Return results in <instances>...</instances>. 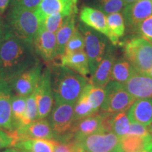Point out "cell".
Returning <instances> with one entry per match:
<instances>
[{
  "mask_svg": "<svg viewBox=\"0 0 152 152\" xmlns=\"http://www.w3.org/2000/svg\"><path fill=\"white\" fill-rule=\"evenodd\" d=\"M39 61L33 45L14 35L7 25L5 36L0 44V68L3 80L10 81Z\"/></svg>",
  "mask_w": 152,
  "mask_h": 152,
  "instance_id": "6da1fadb",
  "label": "cell"
},
{
  "mask_svg": "<svg viewBox=\"0 0 152 152\" xmlns=\"http://www.w3.org/2000/svg\"><path fill=\"white\" fill-rule=\"evenodd\" d=\"M54 103L75 104L89 84L86 77L60 64L49 66Z\"/></svg>",
  "mask_w": 152,
  "mask_h": 152,
  "instance_id": "7a4b0ae2",
  "label": "cell"
},
{
  "mask_svg": "<svg viewBox=\"0 0 152 152\" xmlns=\"http://www.w3.org/2000/svg\"><path fill=\"white\" fill-rule=\"evenodd\" d=\"M5 21L14 35L32 45L41 25L35 11L18 7H10Z\"/></svg>",
  "mask_w": 152,
  "mask_h": 152,
  "instance_id": "3957f363",
  "label": "cell"
},
{
  "mask_svg": "<svg viewBox=\"0 0 152 152\" xmlns=\"http://www.w3.org/2000/svg\"><path fill=\"white\" fill-rule=\"evenodd\" d=\"M125 58L137 73L147 74L152 68V42L134 36L123 43Z\"/></svg>",
  "mask_w": 152,
  "mask_h": 152,
  "instance_id": "277c9868",
  "label": "cell"
},
{
  "mask_svg": "<svg viewBox=\"0 0 152 152\" xmlns=\"http://www.w3.org/2000/svg\"><path fill=\"white\" fill-rule=\"evenodd\" d=\"M77 28L85 39V52L88 58L90 75H92L103 59L109 45L107 37L102 33L80 22Z\"/></svg>",
  "mask_w": 152,
  "mask_h": 152,
  "instance_id": "5b68a950",
  "label": "cell"
},
{
  "mask_svg": "<svg viewBox=\"0 0 152 152\" xmlns=\"http://www.w3.org/2000/svg\"><path fill=\"white\" fill-rule=\"evenodd\" d=\"M75 104L54 103L49 121L56 141H70V132L74 123Z\"/></svg>",
  "mask_w": 152,
  "mask_h": 152,
  "instance_id": "8992f818",
  "label": "cell"
},
{
  "mask_svg": "<svg viewBox=\"0 0 152 152\" xmlns=\"http://www.w3.org/2000/svg\"><path fill=\"white\" fill-rule=\"evenodd\" d=\"M105 99L101 106L102 112L118 113L130 109L136 99L129 93L123 84L111 80L105 87Z\"/></svg>",
  "mask_w": 152,
  "mask_h": 152,
  "instance_id": "52a82bcc",
  "label": "cell"
},
{
  "mask_svg": "<svg viewBox=\"0 0 152 152\" xmlns=\"http://www.w3.org/2000/svg\"><path fill=\"white\" fill-rule=\"evenodd\" d=\"M73 142L77 152H111L121 142V138L111 131H102Z\"/></svg>",
  "mask_w": 152,
  "mask_h": 152,
  "instance_id": "ba28073f",
  "label": "cell"
},
{
  "mask_svg": "<svg viewBox=\"0 0 152 152\" xmlns=\"http://www.w3.org/2000/svg\"><path fill=\"white\" fill-rule=\"evenodd\" d=\"M40 61L33 67L16 76L8 83L15 94L28 96L37 88L42 74Z\"/></svg>",
  "mask_w": 152,
  "mask_h": 152,
  "instance_id": "9c48e42d",
  "label": "cell"
},
{
  "mask_svg": "<svg viewBox=\"0 0 152 152\" xmlns=\"http://www.w3.org/2000/svg\"><path fill=\"white\" fill-rule=\"evenodd\" d=\"M37 102L38 109V118H47L52 111L54 104L51 73L49 66L42 71L40 80L37 88Z\"/></svg>",
  "mask_w": 152,
  "mask_h": 152,
  "instance_id": "30bf717a",
  "label": "cell"
},
{
  "mask_svg": "<svg viewBox=\"0 0 152 152\" xmlns=\"http://www.w3.org/2000/svg\"><path fill=\"white\" fill-rule=\"evenodd\" d=\"M80 19L87 26L105 35L113 46L119 43V39L114 37L108 28L106 16L99 9L84 6L80 12Z\"/></svg>",
  "mask_w": 152,
  "mask_h": 152,
  "instance_id": "8fae6325",
  "label": "cell"
},
{
  "mask_svg": "<svg viewBox=\"0 0 152 152\" xmlns=\"http://www.w3.org/2000/svg\"><path fill=\"white\" fill-rule=\"evenodd\" d=\"M33 46L36 54L44 61L50 63L58 56L56 35L42 28L34 38Z\"/></svg>",
  "mask_w": 152,
  "mask_h": 152,
  "instance_id": "7c38bea8",
  "label": "cell"
},
{
  "mask_svg": "<svg viewBox=\"0 0 152 152\" xmlns=\"http://www.w3.org/2000/svg\"><path fill=\"white\" fill-rule=\"evenodd\" d=\"M77 0H42L35 11L39 21L54 14L71 16L77 13Z\"/></svg>",
  "mask_w": 152,
  "mask_h": 152,
  "instance_id": "4fadbf2b",
  "label": "cell"
},
{
  "mask_svg": "<svg viewBox=\"0 0 152 152\" xmlns=\"http://www.w3.org/2000/svg\"><path fill=\"white\" fill-rule=\"evenodd\" d=\"M14 94L8 82H0V129L10 133L15 132L11 110Z\"/></svg>",
  "mask_w": 152,
  "mask_h": 152,
  "instance_id": "5bb4252c",
  "label": "cell"
},
{
  "mask_svg": "<svg viewBox=\"0 0 152 152\" xmlns=\"http://www.w3.org/2000/svg\"><path fill=\"white\" fill-rule=\"evenodd\" d=\"M152 15L151 0H138L130 4L123 10L125 26L129 30H132L142 20Z\"/></svg>",
  "mask_w": 152,
  "mask_h": 152,
  "instance_id": "9a60e30c",
  "label": "cell"
},
{
  "mask_svg": "<svg viewBox=\"0 0 152 152\" xmlns=\"http://www.w3.org/2000/svg\"><path fill=\"white\" fill-rule=\"evenodd\" d=\"M115 60L113 45L111 43L109 44L103 59L91 76L89 83L94 87L105 88L108 83L111 81L112 68Z\"/></svg>",
  "mask_w": 152,
  "mask_h": 152,
  "instance_id": "2e32d148",
  "label": "cell"
},
{
  "mask_svg": "<svg viewBox=\"0 0 152 152\" xmlns=\"http://www.w3.org/2000/svg\"><path fill=\"white\" fill-rule=\"evenodd\" d=\"M105 131L102 114L94 113L73 123L70 132L71 140H77L94 133Z\"/></svg>",
  "mask_w": 152,
  "mask_h": 152,
  "instance_id": "e0dca14e",
  "label": "cell"
},
{
  "mask_svg": "<svg viewBox=\"0 0 152 152\" xmlns=\"http://www.w3.org/2000/svg\"><path fill=\"white\" fill-rule=\"evenodd\" d=\"M15 134L18 140L30 138L55 140V134L49 120L47 118L38 119L20 127L15 131Z\"/></svg>",
  "mask_w": 152,
  "mask_h": 152,
  "instance_id": "ac0fdd59",
  "label": "cell"
},
{
  "mask_svg": "<svg viewBox=\"0 0 152 152\" xmlns=\"http://www.w3.org/2000/svg\"><path fill=\"white\" fill-rule=\"evenodd\" d=\"M126 90L135 99H152V77L134 71L124 84Z\"/></svg>",
  "mask_w": 152,
  "mask_h": 152,
  "instance_id": "d6986e66",
  "label": "cell"
},
{
  "mask_svg": "<svg viewBox=\"0 0 152 152\" xmlns=\"http://www.w3.org/2000/svg\"><path fill=\"white\" fill-rule=\"evenodd\" d=\"M131 123L151 125L152 123V99H136L128 110Z\"/></svg>",
  "mask_w": 152,
  "mask_h": 152,
  "instance_id": "ffe728a7",
  "label": "cell"
},
{
  "mask_svg": "<svg viewBox=\"0 0 152 152\" xmlns=\"http://www.w3.org/2000/svg\"><path fill=\"white\" fill-rule=\"evenodd\" d=\"M61 57L62 66L71 68L76 73L87 77L90 74L88 58L85 51L73 53H65Z\"/></svg>",
  "mask_w": 152,
  "mask_h": 152,
  "instance_id": "44dd1931",
  "label": "cell"
},
{
  "mask_svg": "<svg viewBox=\"0 0 152 152\" xmlns=\"http://www.w3.org/2000/svg\"><path fill=\"white\" fill-rule=\"evenodd\" d=\"M56 141L45 139H20L14 147L19 152H54Z\"/></svg>",
  "mask_w": 152,
  "mask_h": 152,
  "instance_id": "7402d4cb",
  "label": "cell"
},
{
  "mask_svg": "<svg viewBox=\"0 0 152 152\" xmlns=\"http://www.w3.org/2000/svg\"><path fill=\"white\" fill-rule=\"evenodd\" d=\"M120 146L123 152H142L152 147V136L126 134L121 138Z\"/></svg>",
  "mask_w": 152,
  "mask_h": 152,
  "instance_id": "603a6c76",
  "label": "cell"
},
{
  "mask_svg": "<svg viewBox=\"0 0 152 152\" xmlns=\"http://www.w3.org/2000/svg\"><path fill=\"white\" fill-rule=\"evenodd\" d=\"M77 29L75 26V14L71 16L61 28L55 34L57 42V51L58 56H61L65 52L66 46Z\"/></svg>",
  "mask_w": 152,
  "mask_h": 152,
  "instance_id": "cb8c5ba5",
  "label": "cell"
},
{
  "mask_svg": "<svg viewBox=\"0 0 152 152\" xmlns=\"http://www.w3.org/2000/svg\"><path fill=\"white\" fill-rule=\"evenodd\" d=\"M134 72V69L126 59L115 60L112 68L111 80L124 84Z\"/></svg>",
  "mask_w": 152,
  "mask_h": 152,
  "instance_id": "d4e9b609",
  "label": "cell"
},
{
  "mask_svg": "<svg viewBox=\"0 0 152 152\" xmlns=\"http://www.w3.org/2000/svg\"><path fill=\"white\" fill-rule=\"evenodd\" d=\"M26 99L27 96L15 94L13 96L11 101V110L15 131L22 126V120L24 117L26 109Z\"/></svg>",
  "mask_w": 152,
  "mask_h": 152,
  "instance_id": "484cf974",
  "label": "cell"
},
{
  "mask_svg": "<svg viewBox=\"0 0 152 152\" xmlns=\"http://www.w3.org/2000/svg\"><path fill=\"white\" fill-rule=\"evenodd\" d=\"M131 122L125 112L113 113L111 119V131L120 138L129 132Z\"/></svg>",
  "mask_w": 152,
  "mask_h": 152,
  "instance_id": "4316f807",
  "label": "cell"
},
{
  "mask_svg": "<svg viewBox=\"0 0 152 152\" xmlns=\"http://www.w3.org/2000/svg\"><path fill=\"white\" fill-rule=\"evenodd\" d=\"M91 7L99 9L106 16L122 11L127 4L123 0H92Z\"/></svg>",
  "mask_w": 152,
  "mask_h": 152,
  "instance_id": "83f0119b",
  "label": "cell"
},
{
  "mask_svg": "<svg viewBox=\"0 0 152 152\" xmlns=\"http://www.w3.org/2000/svg\"><path fill=\"white\" fill-rule=\"evenodd\" d=\"M106 20L108 28L114 37L119 39L125 35L126 26L123 14L118 12L109 14L106 17Z\"/></svg>",
  "mask_w": 152,
  "mask_h": 152,
  "instance_id": "f1b7e54d",
  "label": "cell"
},
{
  "mask_svg": "<svg viewBox=\"0 0 152 152\" xmlns=\"http://www.w3.org/2000/svg\"><path fill=\"white\" fill-rule=\"evenodd\" d=\"M70 17L71 16H66L61 14L49 15L42 20L40 27L50 33L56 34L60 28L67 22Z\"/></svg>",
  "mask_w": 152,
  "mask_h": 152,
  "instance_id": "f546056e",
  "label": "cell"
},
{
  "mask_svg": "<svg viewBox=\"0 0 152 152\" xmlns=\"http://www.w3.org/2000/svg\"><path fill=\"white\" fill-rule=\"evenodd\" d=\"M94 113H96L94 112L92 104L86 93L83 91L80 97L78 99L74 106V123Z\"/></svg>",
  "mask_w": 152,
  "mask_h": 152,
  "instance_id": "4dcf8cb0",
  "label": "cell"
},
{
  "mask_svg": "<svg viewBox=\"0 0 152 152\" xmlns=\"http://www.w3.org/2000/svg\"><path fill=\"white\" fill-rule=\"evenodd\" d=\"M84 92L90 100L94 113H98L105 99V89L94 87L89 83L85 87Z\"/></svg>",
  "mask_w": 152,
  "mask_h": 152,
  "instance_id": "1f68e13d",
  "label": "cell"
},
{
  "mask_svg": "<svg viewBox=\"0 0 152 152\" xmlns=\"http://www.w3.org/2000/svg\"><path fill=\"white\" fill-rule=\"evenodd\" d=\"M38 119L39 118H38L37 93L35 90L29 96H27L26 112H25L23 118L22 120L21 125L22 126H23Z\"/></svg>",
  "mask_w": 152,
  "mask_h": 152,
  "instance_id": "d6a6232c",
  "label": "cell"
},
{
  "mask_svg": "<svg viewBox=\"0 0 152 152\" xmlns=\"http://www.w3.org/2000/svg\"><path fill=\"white\" fill-rule=\"evenodd\" d=\"M85 51V39L81 32L77 29L66 46L65 53H73Z\"/></svg>",
  "mask_w": 152,
  "mask_h": 152,
  "instance_id": "836d02e7",
  "label": "cell"
},
{
  "mask_svg": "<svg viewBox=\"0 0 152 152\" xmlns=\"http://www.w3.org/2000/svg\"><path fill=\"white\" fill-rule=\"evenodd\" d=\"M132 32L152 42V15L140 23Z\"/></svg>",
  "mask_w": 152,
  "mask_h": 152,
  "instance_id": "e575fe53",
  "label": "cell"
},
{
  "mask_svg": "<svg viewBox=\"0 0 152 152\" xmlns=\"http://www.w3.org/2000/svg\"><path fill=\"white\" fill-rule=\"evenodd\" d=\"M18 139L15 132L10 133L0 129V150L14 147Z\"/></svg>",
  "mask_w": 152,
  "mask_h": 152,
  "instance_id": "d590c367",
  "label": "cell"
},
{
  "mask_svg": "<svg viewBox=\"0 0 152 152\" xmlns=\"http://www.w3.org/2000/svg\"><path fill=\"white\" fill-rule=\"evenodd\" d=\"M127 134H135L144 137L152 136V125H144L140 123H131Z\"/></svg>",
  "mask_w": 152,
  "mask_h": 152,
  "instance_id": "8d00e7d4",
  "label": "cell"
},
{
  "mask_svg": "<svg viewBox=\"0 0 152 152\" xmlns=\"http://www.w3.org/2000/svg\"><path fill=\"white\" fill-rule=\"evenodd\" d=\"M41 1L42 0H11L10 7L35 11Z\"/></svg>",
  "mask_w": 152,
  "mask_h": 152,
  "instance_id": "74e56055",
  "label": "cell"
},
{
  "mask_svg": "<svg viewBox=\"0 0 152 152\" xmlns=\"http://www.w3.org/2000/svg\"><path fill=\"white\" fill-rule=\"evenodd\" d=\"M54 152H77L73 142L56 141L54 149Z\"/></svg>",
  "mask_w": 152,
  "mask_h": 152,
  "instance_id": "f35d334b",
  "label": "cell"
},
{
  "mask_svg": "<svg viewBox=\"0 0 152 152\" xmlns=\"http://www.w3.org/2000/svg\"><path fill=\"white\" fill-rule=\"evenodd\" d=\"M11 0H0V16H2L9 7Z\"/></svg>",
  "mask_w": 152,
  "mask_h": 152,
  "instance_id": "ab89813d",
  "label": "cell"
},
{
  "mask_svg": "<svg viewBox=\"0 0 152 152\" xmlns=\"http://www.w3.org/2000/svg\"><path fill=\"white\" fill-rule=\"evenodd\" d=\"M7 23H6L5 20H3V18H1L0 20V44L2 42L6 32H7Z\"/></svg>",
  "mask_w": 152,
  "mask_h": 152,
  "instance_id": "60d3db41",
  "label": "cell"
},
{
  "mask_svg": "<svg viewBox=\"0 0 152 152\" xmlns=\"http://www.w3.org/2000/svg\"><path fill=\"white\" fill-rule=\"evenodd\" d=\"M1 152H19L18 150L16 149H12V148H9V149H7L5 150H4V151H1Z\"/></svg>",
  "mask_w": 152,
  "mask_h": 152,
  "instance_id": "b9f144b4",
  "label": "cell"
},
{
  "mask_svg": "<svg viewBox=\"0 0 152 152\" xmlns=\"http://www.w3.org/2000/svg\"><path fill=\"white\" fill-rule=\"evenodd\" d=\"M111 152H123V151L122 150V149H121V146H120V144H119V145L115 149H114Z\"/></svg>",
  "mask_w": 152,
  "mask_h": 152,
  "instance_id": "7bdbcfd3",
  "label": "cell"
},
{
  "mask_svg": "<svg viewBox=\"0 0 152 152\" xmlns=\"http://www.w3.org/2000/svg\"><path fill=\"white\" fill-rule=\"evenodd\" d=\"M123 1H124L127 4H130L136 2V1H137L138 0H123Z\"/></svg>",
  "mask_w": 152,
  "mask_h": 152,
  "instance_id": "ee69618b",
  "label": "cell"
},
{
  "mask_svg": "<svg viewBox=\"0 0 152 152\" xmlns=\"http://www.w3.org/2000/svg\"><path fill=\"white\" fill-rule=\"evenodd\" d=\"M147 75L150 76V77H152V68L149 70V72H148V73H147Z\"/></svg>",
  "mask_w": 152,
  "mask_h": 152,
  "instance_id": "f6af8a7d",
  "label": "cell"
},
{
  "mask_svg": "<svg viewBox=\"0 0 152 152\" xmlns=\"http://www.w3.org/2000/svg\"><path fill=\"white\" fill-rule=\"evenodd\" d=\"M142 152H152V147L149 148V149H148L147 150H145V151H143Z\"/></svg>",
  "mask_w": 152,
  "mask_h": 152,
  "instance_id": "bcb514c9",
  "label": "cell"
},
{
  "mask_svg": "<svg viewBox=\"0 0 152 152\" xmlns=\"http://www.w3.org/2000/svg\"><path fill=\"white\" fill-rule=\"evenodd\" d=\"M1 80H3V78H2V75H1V68H0V82H1Z\"/></svg>",
  "mask_w": 152,
  "mask_h": 152,
  "instance_id": "7dc6e473",
  "label": "cell"
},
{
  "mask_svg": "<svg viewBox=\"0 0 152 152\" xmlns=\"http://www.w3.org/2000/svg\"><path fill=\"white\" fill-rule=\"evenodd\" d=\"M1 18H1V16H0V20H1Z\"/></svg>",
  "mask_w": 152,
  "mask_h": 152,
  "instance_id": "c3c4849f",
  "label": "cell"
}]
</instances>
